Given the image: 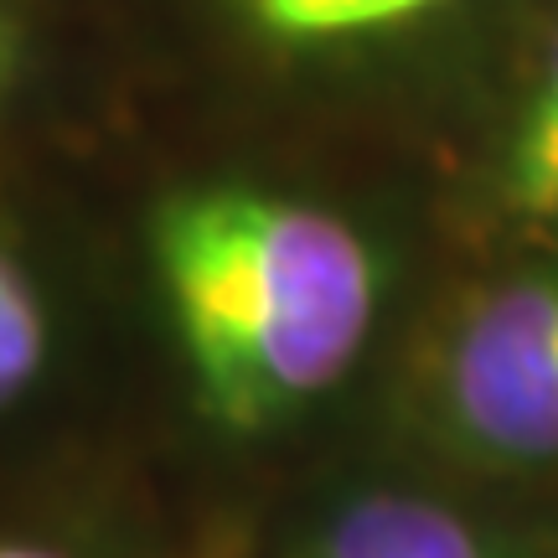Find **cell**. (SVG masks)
<instances>
[{
	"label": "cell",
	"mask_w": 558,
	"mask_h": 558,
	"mask_svg": "<svg viewBox=\"0 0 558 558\" xmlns=\"http://www.w3.org/2000/svg\"><path fill=\"white\" fill-rule=\"evenodd\" d=\"M501 207L522 222L558 228V41L527 88L501 156Z\"/></svg>",
	"instance_id": "277c9868"
},
{
	"label": "cell",
	"mask_w": 558,
	"mask_h": 558,
	"mask_svg": "<svg viewBox=\"0 0 558 558\" xmlns=\"http://www.w3.org/2000/svg\"><path fill=\"white\" fill-rule=\"evenodd\" d=\"M47 362V311L32 279L0 254V403H11Z\"/></svg>",
	"instance_id": "8992f818"
},
{
	"label": "cell",
	"mask_w": 558,
	"mask_h": 558,
	"mask_svg": "<svg viewBox=\"0 0 558 558\" xmlns=\"http://www.w3.org/2000/svg\"><path fill=\"white\" fill-rule=\"evenodd\" d=\"M11 68H16V26L0 16V83L11 78Z\"/></svg>",
	"instance_id": "52a82bcc"
},
{
	"label": "cell",
	"mask_w": 558,
	"mask_h": 558,
	"mask_svg": "<svg viewBox=\"0 0 558 558\" xmlns=\"http://www.w3.org/2000/svg\"><path fill=\"white\" fill-rule=\"evenodd\" d=\"M290 558H518L512 543L450 501L418 492H362L331 507Z\"/></svg>",
	"instance_id": "3957f363"
},
{
	"label": "cell",
	"mask_w": 558,
	"mask_h": 558,
	"mask_svg": "<svg viewBox=\"0 0 558 558\" xmlns=\"http://www.w3.org/2000/svg\"><path fill=\"white\" fill-rule=\"evenodd\" d=\"M239 5L248 26L279 47H326L409 26L445 0H239Z\"/></svg>",
	"instance_id": "5b68a950"
},
{
	"label": "cell",
	"mask_w": 558,
	"mask_h": 558,
	"mask_svg": "<svg viewBox=\"0 0 558 558\" xmlns=\"http://www.w3.org/2000/svg\"><path fill=\"white\" fill-rule=\"evenodd\" d=\"M150 254L197 403L239 435L337 388L378 316L367 239L284 192H177L150 222Z\"/></svg>",
	"instance_id": "6da1fadb"
},
{
	"label": "cell",
	"mask_w": 558,
	"mask_h": 558,
	"mask_svg": "<svg viewBox=\"0 0 558 558\" xmlns=\"http://www.w3.org/2000/svg\"><path fill=\"white\" fill-rule=\"evenodd\" d=\"M435 409L465 456L558 460V275L507 279L465 305L439 347Z\"/></svg>",
	"instance_id": "7a4b0ae2"
},
{
	"label": "cell",
	"mask_w": 558,
	"mask_h": 558,
	"mask_svg": "<svg viewBox=\"0 0 558 558\" xmlns=\"http://www.w3.org/2000/svg\"><path fill=\"white\" fill-rule=\"evenodd\" d=\"M0 558H62V554L37 548V543H0Z\"/></svg>",
	"instance_id": "ba28073f"
}]
</instances>
